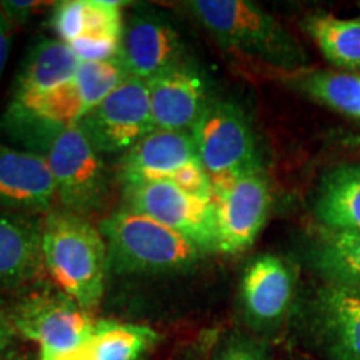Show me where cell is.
I'll return each instance as SVG.
<instances>
[{
  "label": "cell",
  "mask_w": 360,
  "mask_h": 360,
  "mask_svg": "<svg viewBox=\"0 0 360 360\" xmlns=\"http://www.w3.org/2000/svg\"><path fill=\"white\" fill-rule=\"evenodd\" d=\"M186 11L224 51L282 75L310 69L309 53L276 17L249 0H191Z\"/></svg>",
  "instance_id": "6da1fadb"
},
{
  "label": "cell",
  "mask_w": 360,
  "mask_h": 360,
  "mask_svg": "<svg viewBox=\"0 0 360 360\" xmlns=\"http://www.w3.org/2000/svg\"><path fill=\"white\" fill-rule=\"evenodd\" d=\"M44 269L62 290L94 314L109 274L107 244L101 231L69 210H53L42 222Z\"/></svg>",
  "instance_id": "7a4b0ae2"
},
{
  "label": "cell",
  "mask_w": 360,
  "mask_h": 360,
  "mask_svg": "<svg viewBox=\"0 0 360 360\" xmlns=\"http://www.w3.org/2000/svg\"><path fill=\"white\" fill-rule=\"evenodd\" d=\"M107 244L109 272L119 276H160L184 272L205 252L164 224L125 207L98 225Z\"/></svg>",
  "instance_id": "3957f363"
},
{
  "label": "cell",
  "mask_w": 360,
  "mask_h": 360,
  "mask_svg": "<svg viewBox=\"0 0 360 360\" xmlns=\"http://www.w3.org/2000/svg\"><path fill=\"white\" fill-rule=\"evenodd\" d=\"M8 315L17 335L37 344L39 357L47 360L62 359L79 350L98 322L57 287L22 297L8 309Z\"/></svg>",
  "instance_id": "277c9868"
},
{
  "label": "cell",
  "mask_w": 360,
  "mask_h": 360,
  "mask_svg": "<svg viewBox=\"0 0 360 360\" xmlns=\"http://www.w3.org/2000/svg\"><path fill=\"white\" fill-rule=\"evenodd\" d=\"M192 137L212 187L250 170L264 169L257 135L249 117L231 101L210 98L192 129Z\"/></svg>",
  "instance_id": "5b68a950"
},
{
  "label": "cell",
  "mask_w": 360,
  "mask_h": 360,
  "mask_svg": "<svg viewBox=\"0 0 360 360\" xmlns=\"http://www.w3.org/2000/svg\"><path fill=\"white\" fill-rule=\"evenodd\" d=\"M39 155L51 169L56 197L64 210L87 217L102 209L109 193V177L101 154L77 124L56 130Z\"/></svg>",
  "instance_id": "8992f818"
},
{
  "label": "cell",
  "mask_w": 360,
  "mask_h": 360,
  "mask_svg": "<svg viewBox=\"0 0 360 360\" xmlns=\"http://www.w3.org/2000/svg\"><path fill=\"white\" fill-rule=\"evenodd\" d=\"M127 209L164 224L202 252H217L215 202L180 191L169 180L124 186Z\"/></svg>",
  "instance_id": "52a82bcc"
},
{
  "label": "cell",
  "mask_w": 360,
  "mask_h": 360,
  "mask_svg": "<svg viewBox=\"0 0 360 360\" xmlns=\"http://www.w3.org/2000/svg\"><path fill=\"white\" fill-rule=\"evenodd\" d=\"M300 322L323 360H360V290L321 282L300 307Z\"/></svg>",
  "instance_id": "ba28073f"
},
{
  "label": "cell",
  "mask_w": 360,
  "mask_h": 360,
  "mask_svg": "<svg viewBox=\"0 0 360 360\" xmlns=\"http://www.w3.org/2000/svg\"><path fill=\"white\" fill-rule=\"evenodd\" d=\"M98 154H120L155 129L146 80L129 77L79 120Z\"/></svg>",
  "instance_id": "9c48e42d"
},
{
  "label": "cell",
  "mask_w": 360,
  "mask_h": 360,
  "mask_svg": "<svg viewBox=\"0 0 360 360\" xmlns=\"http://www.w3.org/2000/svg\"><path fill=\"white\" fill-rule=\"evenodd\" d=\"M297 276L285 259L260 254L245 265L238 287L242 319L257 337L277 334L295 304Z\"/></svg>",
  "instance_id": "30bf717a"
},
{
  "label": "cell",
  "mask_w": 360,
  "mask_h": 360,
  "mask_svg": "<svg viewBox=\"0 0 360 360\" xmlns=\"http://www.w3.org/2000/svg\"><path fill=\"white\" fill-rule=\"evenodd\" d=\"M217 212V252L240 254L254 244L272 207L265 169L250 170L214 186Z\"/></svg>",
  "instance_id": "8fae6325"
},
{
  "label": "cell",
  "mask_w": 360,
  "mask_h": 360,
  "mask_svg": "<svg viewBox=\"0 0 360 360\" xmlns=\"http://www.w3.org/2000/svg\"><path fill=\"white\" fill-rule=\"evenodd\" d=\"M119 60L129 77L148 82L186 65V49L174 25L152 11H135L124 25Z\"/></svg>",
  "instance_id": "7c38bea8"
},
{
  "label": "cell",
  "mask_w": 360,
  "mask_h": 360,
  "mask_svg": "<svg viewBox=\"0 0 360 360\" xmlns=\"http://www.w3.org/2000/svg\"><path fill=\"white\" fill-rule=\"evenodd\" d=\"M155 129L192 132L210 97L207 84L192 65L164 72L147 82Z\"/></svg>",
  "instance_id": "4fadbf2b"
},
{
  "label": "cell",
  "mask_w": 360,
  "mask_h": 360,
  "mask_svg": "<svg viewBox=\"0 0 360 360\" xmlns=\"http://www.w3.org/2000/svg\"><path fill=\"white\" fill-rule=\"evenodd\" d=\"M56 186L44 157L0 143V207L20 212H47Z\"/></svg>",
  "instance_id": "5bb4252c"
},
{
  "label": "cell",
  "mask_w": 360,
  "mask_h": 360,
  "mask_svg": "<svg viewBox=\"0 0 360 360\" xmlns=\"http://www.w3.org/2000/svg\"><path fill=\"white\" fill-rule=\"evenodd\" d=\"M199 162L192 132L154 129L120 160L124 186L170 180L179 170Z\"/></svg>",
  "instance_id": "9a60e30c"
},
{
  "label": "cell",
  "mask_w": 360,
  "mask_h": 360,
  "mask_svg": "<svg viewBox=\"0 0 360 360\" xmlns=\"http://www.w3.org/2000/svg\"><path fill=\"white\" fill-rule=\"evenodd\" d=\"M42 224L0 207V289H19L44 274Z\"/></svg>",
  "instance_id": "2e32d148"
},
{
  "label": "cell",
  "mask_w": 360,
  "mask_h": 360,
  "mask_svg": "<svg viewBox=\"0 0 360 360\" xmlns=\"http://www.w3.org/2000/svg\"><path fill=\"white\" fill-rule=\"evenodd\" d=\"M312 212L323 231L360 236V162L337 165L322 175Z\"/></svg>",
  "instance_id": "e0dca14e"
},
{
  "label": "cell",
  "mask_w": 360,
  "mask_h": 360,
  "mask_svg": "<svg viewBox=\"0 0 360 360\" xmlns=\"http://www.w3.org/2000/svg\"><path fill=\"white\" fill-rule=\"evenodd\" d=\"M79 65L80 60L69 44L52 37H40L22 62L12 97L37 96L69 82L77 74Z\"/></svg>",
  "instance_id": "ac0fdd59"
},
{
  "label": "cell",
  "mask_w": 360,
  "mask_h": 360,
  "mask_svg": "<svg viewBox=\"0 0 360 360\" xmlns=\"http://www.w3.org/2000/svg\"><path fill=\"white\" fill-rule=\"evenodd\" d=\"M309 267L326 283L360 290V236L319 229L305 247Z\"/></svg>",
  "instance_id": "d6986e66"
},
{
  "label": "cell",
  "mask_w": 360,
  "mask_h": 360,
  "mask_svg": "<svg viewBox=\"0 0 360 360\" xmlns=\"http://www.w3.org/2000/svg\"><path fill=\"white\" fill-rule=\"evenodd\" d=\"M159 342V332L148 326L98 321L82 347L56 360H141ZM39 360L47 359L39 357Z\"/></svg>",
  "instance_id": "ffe728a7"
},
{
  "label": "cell",
  "mask_w": 360,
  "mask_h": 360,
  "mask_svg": "<svg viewBox=\"0 0 360 360\" xmlns=\"http://www.w3.org/2000/svg\"><path fill=\"white\" fill-rule=\"evenodd\" d=\"M282 82L321 105L360 120V74L310 67L282 75Z\"/></svg>",
  "instance_id": "44dd1931"
},
{
  "label": "cell",
  "mask_w": 360,
  "mask_h": 360,
  "mask_svg": "<svg viewBox=\"0 0 360 360\" xmlns=\"http://www.w3.org/2000/svg\"><path fill=\"white\" fill-rule=\"evenodd\" d=\"M302 29L337 70L360 74V19H342L330 13H310Z\"/></svg>",
  "instance_id": "7402d4cb"
},
{
  "label": "cell",
  "mask_w": 360,
  "mask_h": 360,
  "mask_svg": "<svg viewBox=\"0 0 360 360\" xmlns=\"http://www.w3.org/2000/svg\"><path fill=\"white\" fill-rule=\"evenodd\" d=\"M127 79L129 75L119 57L103 62H80L77 74L74 75L89 110L101 103Z\"/></svg>",
  "instance_id": "603a6c76"
},
{
  "label": "cell",
  "mask_w": 360,
  "mask_h": 360,
  "mask_svg": "<svg viewBox=\"0 0 360 360\" xmlns=\"http://www.w3.org/2000/svg\"><path fill=\"white\" fill-rule=\"evenodd\" d=\"M207 360H274L267 340L245 330H229L215 337Z\"/></svg>",
  "instance_id": "cb8c5ba5"
},
{
  "label": "cell",
  "mask_w": 360,
  "mask_h": 360,
  "mask_svg": "<svg viewBox=\"0 0 360 360\" xmlns=\"http://www.w3.org/2000/svg\"><path fill=\"white\" fill-rule=\"evenodd\" d=\"M120 6L109 0H84V34L80 37L122 42L125 22Z\"/></svg>",
  "instance_id": "d4e9b609"
},
{
  "label": "cell",
  "mask_w": 360,
  "mask_h": 360,
  "mask_svg": "<svg viewBox=\"0 0 360 360\" xmlns=\"http://www.w3.org/2000/svg\"><path fill=\"white\" fill-rule=\"evenodd\" d=\"M51 29L57 39L70 44L84 34V0H65L53 7Z\"/></svg>",
  "instance_id": "484cf974"
},
{
  "label": "cell",
  "mask_w": 360,
  "mask_h": 360,
  "mask_svg": "<svg viewBox=\"0 0 360 360\" xmlns=\"http://www.w3.org/2000/svg\"><path fill=\"white\" fill-rule=\"evenodd\" d=\"M174 186H177L180 191L191 193V195L200 197V199L214 200V187L212 180H210L209 174L205 172L200 162L187 165L182 170H179L172 179L169 180Z\"/></svg>",
  "instance_id": "4316f807"
},
{
  "label": "cell",
  "mask_w": 360,
  "mask_h": 360,
  "mask_svg": "<svg viewBox=\"0 0 360 360\" xmlns=\"http://www.w3.org/2000/svg\"><path fill=\"white\" fill-rule=\"evenodd\" d=\"M215 337H217L215 332H204L193 340L175 349L167 360H207Z\"/></svg>",
  "instance_id": "83f0119b"
},
{
  "label": "cell",
  "mask_w": 360,
  "mask_h": 360,
  "mask_svg": "<svg viewBox=\"0 0 360 360\" xmlns=\"http://www.w3.org/2000/svg\"><path fill=\"white\" fill-rule=\"evenodd\" d=\"M39 6V2H32V0H6V2H0V8L13 25L24 24Z\"/></svg>",
  "instance_id": "f1b7e54d"
},
{
  "label": "cell",
  "mask_w": 360,
  "mask_h": 360,
  "mask_svg": "<svg viewBox=\"0 0 360 360\" xmlns=\"http://www.w3.org/2000/svg\"><path fill=\"white\" fill-rule=\"evenodd\" d=\"M17 332L12 326L8 309L0 307V359L6 357L7 354L12 352V345L17 339Z\"/></svg>",
  "instance_id": "f546056e"
},
{
  "label": "cell",
  "mask_w": 360,
  "mask_h": 360,
  "mask_svg": "<svg viewBox=\"0 0 360 360\" xmlns=\"http://www.w3.org/2000/svg\"><path fill=\"white\" fill-rule=\"evenodd\" d=\"M13 25L11 20L7 19L6 13L0 8V79H2L4 69H6L8 53H11V45L13 37Z\"/></svg>",
  "instance_id": "4dcf8cb0"
},
{
  "label": "cell",
  "mask_w": 360,
  "mask_h": 360,
  "mask_svg": "<svg viewBox=\"0 0 360 360\" xmlns=\"http://www.w3.org/2000/svg\"><path fill=\"white\" fill-rule=\"evenodd\" d=\"M0 360H39V359H35L32 354H25V352H11V354H7L6 357L0 359Z\"/></svg>",
  "instance_id": "1f68e13d"
},
{
  "label": "cell",
  "mask_w": 360,
  "mask_h": 360,
  "mask_svg": "<svg viewBox=\"0 0 360 360\" xmlns=\"http://www.w3.org/2000/svg\"><path fill=\"white\" fill-rule=\"evenodd\" d=\"M359 7H360V4H359Z\"/></svg>",
  "instance_id": "d6a6232c"
}]
</instances>
